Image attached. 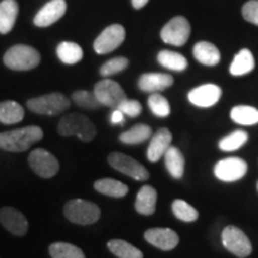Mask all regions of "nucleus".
I'll return each mask as SVG.
<instances>
[{"instance_id":"obj_1","label":"nucleus","mask_w":258,"mask_h":258,"mask_svg":"<svg viewBox=\"0 0 258 258\" xmlns=\"http://www.w3.org/2000/svg\"><path fill=\"white\" fill-rule=\"evenodd\" d=\"M43 138V131L37 125H29L0 133V148L9 152H24Z\"/></svg>"},{"instance_id":"obj_2","label":"nucleus","mask_w":258,"mask_h":258,"mask_svg":"<svg viewBox=\"0 0 258 258\" xmlns=\"http://www.w3.org/2000/svg\"><path fill=\"white\" fill-rule=\"evenodd\" d=\"M57 132L62 137H78L83 143H90L97 135V129L88 116L72 112L63 116L57 124Z\"/></svg>"},{"instance_id":"obj_3","label":"nucleus","mask_w":258,"mask_h":258,"mask_svg":"<svg viewBox=\"0 0 258 258\" xmlns=\"http://www.w3.org/2000/svg\"><path fill=\"white\" fill-rule=\"evenodd\" d=\"M63 214L67 220L77 225H92L101 218V209L96 203L86 200H70L63 206Z\"/></svg>"},{"instance_id":"obj_4","label":"nucleus","mask_w":258,"mask_h":258,"mask_svg":"<svg viewBox=\"0 0 258 258\" xmlns=\"http://www.w3.org/2000/svg\"><path fill=\"white\" fill-rule=\"evenodd\" d=\"M41 61L40 53L30 46L17 44L11 47L4 55L6 67L14 71H30L36 69Z\"/></svg>"},{"instance_id":"obj_5","label":"nucleus","mask_w":258,"mask_h":258,"mask_svg":"<svg viewBox=\"0 0 258 258\" xmlns=\"http://www.w3.org/2000/svg\"><path fill=\"white\" fill-rule=\"evenodd\" d=\"M27 105L29 110L35 114L54 116L70 109L71 102L62 93L53 92L29 99Z\"/></svg>"},{"instance_id":"obj_6","label":"nucleus","mask_w":258,"mask_h":258,"mask_svg":"<svg viewBox=\"0 0 258 258\" xmlns=\"http://www.w3.org/2000/svg\"><path fill=\"white\" fill-rule=\"evenodd\" d=\"M191 27L188 19L183 16H176L164 25L160 31L161 41L175 47H182L188 42Z\"/></svg>"},{"instance_id":"obj_7","label":"nucleus","mask_w":258,"mask_h":258,"mask_svg":"<svg viewBox=\"0 0 258 258\" xmlns=\"http://www.w3.org/2000/svg\"><path fill=\"white\" fill-rule=\"evenodd\" d=\"M108 163L112 169L135 180H147L150 178V172L146 167L124 153L111 152L108 157Z\"/></svg>"},{"instance_id":"obj_8","label":"nucleus","mask_w":258,"mask_h":258,"mask_svg":"<svg viewBox=\"0 0 258 258\" xmlns=\"http://www.w3.org/2000/svg\"><path fill=\"white\" fill-rule=\"evenodd\" d=\"M222 244L226 250L230 251L234 256L239 258H245L250 256L252 252V245L247 235L240 228L235 226H227L224 228L221 234Z\"/></svg>"},{"instance_id":"obj_9","label":"nucleus","mask_w":258,"mask_h":258,"mask_svg":"<svg viewBox=\"0 0 258 258\" xmlns=\"http://www.w3.org/2000/svg\"><path fill=\"white\" fill-rule=\"evenodd\" d=\"M93 93L102 105L111 109H118V106L128 99L120 84L111 79H103L97 83Z\"/></svg>"},{"instance_id":"obj_10","label":"nucleus","mask_w":258,"mask_h":258,"mask_svg":"<svg viewBox=\"0 0 258 258\" xmlns=\"http://www.w3.org/2000/svg\"><path fill=\"white\" fill-rule=\"evenodd\" d=\"M28 163L31 170L42 178H51L59 172L60 165L56 157L44 148H36L29 154Z\"/></svg>"},{"instance_id":"obj_11","label":"nucleus","mask_w":258,"mask_h":258,"mask_svg":"<svg viewBox=\"0 0 258 258\" xmlns=\"http://www.w3.org/2000/svg\"><path fill=\"white\" fill-rule=\"evenodd\" d=\"M125 40V29L120 24H112L105 28L93 43L97 54H109L123 43Z\"/></svg>"},{"instance_id":"obj_12","label":"nucleus","mask_w":258,"mask_h":258,"mask_svg":"<svg viewBox=\"0 0 258 258\" xmlns=\"http://www.w3.org/2000/svg\"><path fill=\"white\" fill-rule=\"evenodd\" d=\"M246 161L238 157H228L219 160L214 166V175L222 182H235L246 175Z\"/></svg>"},{"instance_id":"obj_13","label":"nucleus","mask_w":258,"mask_h":258,"mask_svg":"<svg viewBox=\"0 0 258 258\" xmlns=\"http://www.w3.org/2000/svg\"><path fill=\"white\" fill-rule=\"evenodd\" d=\"M221 93L220 86L215 84H203L188 93V99L192 105L199 108H211L220 101Z\"/></svg>"},{"instance_id":"obj_14","label":"nucleus","mask_w":258,"mask_h":258,"mask_svg":"<svg viewBox=\"0 0 258 258\" xmlns=\"http://www.w3.org/2000/svg\"><path fill=\"white\" fill-rule=\"evenodd\" d=\"M0 222L10 233L22 237L28 232L29 222L24 214L14 207H3L0 209Z\"/></svg>"},{"instance_id":"obj_15","label":"nucleus","mask_w":258,"mask_h":258,"mask_svg":"<svg viewBox=\"0 0 258 258\" xmlns=\"http://www.w3.org/2000/svg\"><path fill=\"white\" fill-rule=\"evenodd\" d=\"M67 4L64 0H50L42 8L34 18V24L38 28H47L56 23L66 14Z\"/></svg>"},{"instance_id":"obj_16","label":"nucleus","mask_w":258,"mask_h":258,"mask_svg":"<svg viewBox=\"0 0 258 258\" xmlns=\"http://www.w3.org/2000/svg\"><path fill=\"white\" fill-rule=\"evenodd\" d=\"M144 237L151 245L164 251L175 249L179 243L178 234L171 228H150V230L145 232Z\"/></svg>"},{"instance_id":"obj_17","label":"nucleus","mask_w":258,"mask_h":258,"mask_svg":"<svg viewBox=\"0 0 258 258\" xmlns=\"http://www.w3.org/2000/svg\"><path fill=\"white\" fill-rule=\"evenodd\" d=\"M172 143V134L167 128H160L151 137L150 145L147 148V159L151 163H157Z\"/></svg>"},{"instance_id":"obj_18","label":"nucleus","mask_w":258,"mask_h":258,"mask_svg":"<svg viewBox=\"0 0 258 258\" xmlns=\"http://www.w3.org/2000/svg\"><path fill=\"white\" fill-rule=\"evenodd\" d=\"M172 76L166 73H145L138 80V86L141 91L147 93H158L173 85Z\"/></svg>"},{"instance_id":"obj_19","label":"nucleus","mask_w":258,"mask_h":258,"mask_svg":"<svg viewBox=\"0 0 258 258\" xmlns=\"http://www.w3.org/2000/svg\"><path fill=\"white\" fill-rule=\"evenodd\" d=\"M192 54L200 63L208 67L217 66L221 60L220 51L211 42H198L192 48Z\"/></svg>"},{"instance_id":"obj_20","label":"nucleus","mask_w":258,"mask_h":258,"mask_svg":"<svg viewBox=\"0 0 258 258\" xmlns=\"http://www.w3.org/2000/svg\"><path fill=\"white\" fill-rule=\"evenodd\" d=\"M157 191L151 185H144L138 191L134 207L139 214L152 215L156 212Z\"/></svg>"},{"instance_id":"obj_21","label":"nucleus","mask_w":258,"mask_h":258,"mask_svg":"<svg viewBox=\"0 0 258 258\" xmlns=\"http://www.w3.org/2000/svg\"><path fill=\"white\" fill-rule=\"evenodd\" d=\"M19 8L16 0H3L0 3V34H9L18 17Z\"/></svg>"},{"instance_id":"obj_22","label":"nucleus","mask_w":258,"mask_h":258,"mask_svg":"<svg viewBox=\"0 0 258 258\" xmlns=\"http://www.w3.org/2000/svg\"><path fill=\"white\" fill-rule=\"evenodd\" d=\"M254 64H256V62H254L252 51L244 48L239 53L235 54L234 59L230 66V73L233 77L245 76V74L252 72Z\"/></svg>"},{"instance_id":"obj_23","label":"nucleus","mask_w":258,"mask_h":258,"mask_svg":"<svg viewBox=\"0 0 258 258\" xmlns=\"http://www.w3.org/2000/svg\"><path fill=\"white\" fill-rule=\"evenodd\" d=\"M165 158V166L167 172L170 173L171 177L175 179H180L184 175V156L178 148L175 146H170L166 153L164 154Z\"/></svg>"},{"instance_id":"obj_24","label":"nucleus","mask_w":258,"mask_h":258,"mask_svg":"<svg viewBox=\"0 0 258 258\" xmlns=\"http://www.w3.org/2000/svg\"><path fill=\"white\" fill-rule=\"evenodd\" d=\"M93 188L103 195L115 199L124 198L129 191V188L124 183L112 178H102L96 180Z\"/></svg>"},{"instance_id":"obj_25","label":"nucleus","mask_w":258,"mask_h":258,"mask_svg":"<svg viewBox=\"0 0 258 258\" xmlns=\"http://www.w3.org/2000/svg\"><path fill=\"white\" fill-rule=\"evenodd\" d=\"M23 106L14 101L0 103V122L3 124H16L24 118Z\"/></svg>"},{"instance_id":"obj_26","label":"nucleus","mask_w":258,"mask_h":258,"mask_svg":"<svg viewBox=\"0 0 258 258\" xmlns=\"http://www.w3.org/2000/svg\"><path fill=\"white\" fill-rule=\"evenodd\" d=\"M157 59L161 66L170 71H175V72H182L188 67V60L185 59L184 55L177 53V51L161 50L158 54Z\"/></svg>"},{"instance_id":"obj_27","label":"nucleus","mask_w":258,"mask_h":258,"mask_svg":"<svg viewBox=\"0 0 258 258\" xmlns=\"http://www.w3.org/2000/svg\"><path fill=\"white\" fill-rule=\"evenodd\" d=\"M151 137H152V129L150 125L139 123L123 132L120 135V141L125 145H139L145 143Z\"/></svg>"},{"instance_id":"obj_28","label":"nucleus","mask_w":258,"mask_h":258,"mask_svg":"<svg viewBox=\"0 0 258 258\" xmlns=\"http://www.w3.org/2000/svg\"><path fill=\"white\" fill-rule=\"evenodd\" d=\"M59 59L66 64H74L83 59L84 53L82 47L74 42H61L56 48Z\"/></svg>"},{"instance_id":"obj_29","label":"nucleus","mask_w":258,"mask_h":258,"mask_svg":"<svg viewBox=\"0 0 258 258\" xmlns=\"http://www.w3.org/2000/svg\"><path fill=\"white\" fill-rule=\"evenodd\" d=\"M231 118L241 125H254L258 123V109L250 105H237L231 110Z\"/></svg>"},{"instance_id":"obj_30","label":"nucleus","mask_w":258,"mask_h":258,"mask_svg":"<svg viewBox=\"0 0 258 258\" xmlns=\"http://www.w3.org/2000/svg\"><path fill=\"white\" fill-rule=\"evenodd\" d=\"M108 249L118 258H144L140 250L122 239H111L108 241Z\"/></svg>"},{"instance_id":"obj_31","label":"nucleus","mask_w":258,"mask_h":258,"mask_svg":"<svg viewBox=\"0 0 258 258\" xmlns=\"http://www.w3.org/2000/svg\"><path fill=\"white\" fill-rule=\"evenodd\" d=\"M49 254L51 258H85V254L76 245L57 241L49 246Z\"/></svg>"},{"instance_id":"obj_32","label":"nucleus","mask_w":258,"mask_h":258,"mask_svg":"<svg viewBox=\"0 0 258 258\" xmlns=\"http://www.w3.org/2000/svg\"><path fill=\"white\" fill-rule=\"evenodd\" d=\"M247 140H249V134L245 131L238 129V131L232 132L227 137L222 138L219 141V148L225 152H232V151H237L243 147L247 143Z\"/></svg>"},{"instance_id":"obj_33","label":"nucleus","mask_w":258,"mask_h":258,"mask_svg":"<svg viewBox=\"0 0 258 258\" xmlns=\"http://www.w3.org/2000/svg\"><path fill=\"white\" fill-rule=\"evenodd\" d=\"M172 212L178 220L185 222H194L199 218V212L184 200H175L172 203Z\"/></svg>"},{"instance_id":"obj_34","label":"nucleus","mask_w":258,"mask_h":258,"mask_svg":"<svg viewBox=\"0 0 258 258\" xmlns=\"http://www.w3.org/2000/svg\"><path fill=\"white\" fill-rule=\"evenodd\" d=\"M148 108L157 117H167L171 112L170 103L160 93H152L148 97Z\"/></svg>"},{"instance_id":"obj_35","label":"nucleus","mask_w":258,"mask_h":258,"mask_svg":"<svg viewBox=\"0 0 258 258\" xmlns=\"http://www.w3.org/2000/svg\"><path fill=\"white\" fill-rule=\"evenodd\" d=\"M72 99L80 108L89 109V110H95V109H99L101 106H103L98 99H97L95 93L85 91V90H79V91L73 92Z\"/></svg>"},{"instance_id":"obj_36","label":"nucleus","mask_w":258,"mask_h":258,"mask_svg":"<svg viewBox=\"0 0 258 258\" xmlns=\"http://www.w3.org/2000/svg\"><path fill=\"white\" fill-rule=\"evenodd\" d=\"M128 66L129 60L127 57L117 56L106 61V62L101 67V70H99V73H101V76L103 77H110L114 76V74L122 72V71L127 70Z\"/></svg>"},{"instance_id":"obj_37","label":"nucleus","mask_w":258,"mask_h":258,"mask_svg":"<svg viewBox=\"0 0 258 258\" xmlns=\"http://www.w3.org/2000/svg\"><path fill=\"white\" fill-rule=\"evenodd\" d=\"M244 19L251 24L258 27V0H250L241 9Z\"/></svg>"},{"instance_id":"obj_38","label":"nucleus","mask_w":258,"mask_h":258,"mask_svg":"<svg viewBox=\"0 0 258 258\" xmlns=\"http://www.w3.org/2000/svg\"><path fill=\"white\" fill-rule=\"evenodd\" d=\"M118 110H121L124 115H128L129 117H138L143 111V106H141L140 102L135 101V99H125L118 106Z\"/></svg>"},{"instance_id":"obj_39","label":"nucleus","mask_w":258,"mask_h":258,"mask_svg":"<svg viewBox=\"0 0 258 258\" xmlns=\"http://www.w3.org/2000/svg\"><path fill=\"white\" fill-rule=\"evenodd\" d=\"M110 121H111L112 124L124 123V121H125L124 114L121 110H118V109H114V110H112V112H111Z\"/></svg>"},{"instance_id":"obj_40","label":"nucleus","mask_w":258,"mask_h":258,"mask_svg":"<svg viewBox=\"0 0 258 258\" xmlns=\"http://www.w3.org/2000/svg\"><path fill=\"white\" fill-rule=\"evenodd\" d=\"M131 2H132V6H133L135 10H140L143 9L144 6H146V4L150 2V0H131Z\"/></svg>"},{"instance_id":"obj_41","label":"nucleus","mask_w":258,"mask_h":258,"mask_svg":"<svg viewBox=\"0 0 258 258\" xmlns=\"http://www.w3.org/2000/svg\"><path fill=\"white\" fill-rule=\"evenodd\" d=\"M257 189H258V183H257Z\"/></svg>"}]
</instances>
